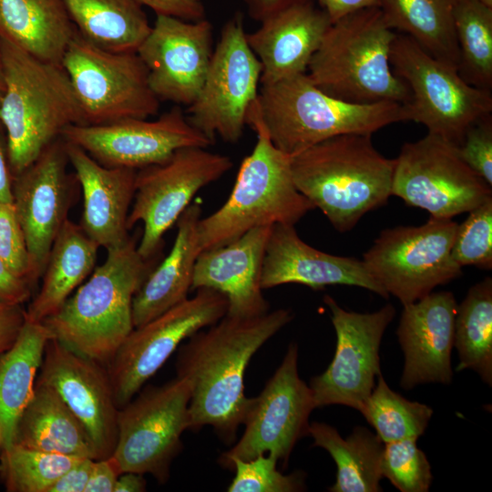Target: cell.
<instances>
[{
    "label": "cell",
    "mask_w": 492,
    "mask_h": 492,
    "mask_svg": "<svg viewBox=\"0 0 492 492\" xmlns=\"http://www.w3.org/2000/svg\"><path fill=\"white\" fill-rule=\"evenodd\" d=\"M142 6H148L156 15H169L186 21H199L206 18V10L201 0H136Z\"/></svg>",
    "instance_id": "ee69618b"
},
{
    "label": "cell",
    "mask_w": 492,
    "mask_h": 492,
    "mask_svg": "<svg viewBox=\"0 0 492 492\" xmlns=\"http://www.w3.org/2000/svg\"><path fill=\"white\" fill-rule=\"evenodd\" d=\"M292 317L288 309L250 318L226 314L187 339L176 366L190 386V430L211 425L223 441L234 442L251 403L244 394L249 362Z\"/></svg>",
    "instance_id": "6da1fadb"
},
{
    "label": "cell",
    "mask_w": 492,
    "mask_h": 492,
    "mask_svg": "<svg viewBox=\"0 0 492 492\" xmlns=\"http://www.w3.org/2000/svg\"><path fill=\"white\" fill-rule=\"evenodd\" d=\"M213 28L205 19L158 15L137 53L160 101L190 106L203 85L213 53Z\"/></svg>",
    "instance_id": "ffe728a7"
},
{
    "label": "cell",
    "mask_w": 492,
    "mask_h": 492,
    "mask_svg": "<svg viewBox=\"0 0 492 492\" xmlns=\"http://www.w3.org/2000/svg\"><path fill=\"white\" fill-rule=\"evenodd\" d=\"M328 15L332 23L355 11L378 7V0H314Z\"/></svg>",
    "instance_id": "681fc988"
},
{
    "label": "cell",
    "mask_w": 492,
    "mask_h": 492,
    "mask_svg": "<svg viewBox=\"0 0 492 492\" xmlns=\"http://www.w3.org/2000/svg\"><path fill=\"white\" fill-rule=\"evenodd\" d=\"M36 383L54 389L80 421L97 459L112 455L119 408L104 364L52 338L46 346Z\"/></svg>",
    "instance_id": "44dd1931"
},
{
    "label": "cell",
    "mask_w": 492,
    "mask_h": 492,
    "mask_svg": "<svg viewBox=\"0 0 492 492\" xmlns=\"http://www.w3.org/2000/svg\"><path fill=\"white\" fill-rule=\"evenodd\" d=\"M53 334L43 323L26 317L10 348L0 354L1 448L15 442L17 422L34 395L46 346Z\"/></svg>",
    "instance_id": "f1b7e54d"
},
{
    "label": "cell",
    "mask_w": 492,
    "mask_h": 492,
    "mask_svg": "<svg viewBox=\"0 0 492 492\" xmlns=\"http://www.w3.org/2000/svg\"><path fill=\"white\" fill-rule=\"evenodd\" d=\"M146 490L143 475L135 472H122L117 479L114 492H142Z\"/></svg>",
    "instance_id": "f5cc1de1"
},
{
    "label": "cell",
    "mask_w": 492,
    "mask_h": 492,
    "mask_svg": "<svg viewBox=\"0 0 492 492\" xmlns=\"http://www.w3.org/2000/svg\"><path fill=\"white\" fill-rule=\"evenodd\" d=\"M190 383L183 377L149 386L118 409L112 457L121 473L150 474L166 482L190 429Z\"/></svg>",
    "instance_id": "8fae6325"
},
{
    "label": "cell",
    "mask_w": 492,
    "mask_h": 492,
    "mask_svg": "<svg viewBox=\"0 0 492 492\" xmlns=\"http://www.w3.org/2000/svg\"><path fill=\"white\" fill-rule=\"evenodd\" d=\"M309 436L313 439V446L325 449L336 464V479L329 491H382L384 443L376 434L357 426L350 436L343 438L333 426L313 422L309 426Z\"/></svg>",
    "instance_id": "d6a6232c"
},
{
    "label": "cell",
    "mask_w": 492,
    "mask_h": 492,
    "mask_svg": "<svg viewBox=\"0 0 492 492\" xmlns=\"http://www.w3.org/2000/svg\"><path fill=\"white\" fill-rule=\"evenodd\" d=\"M392 195L431 217L452 219L492 197V189L437 135L405 143L395 159Z\"/></svg>",
    "instance_id": "9a60e30c"
},
{
    "label": "cell",
    "mask_w": 492,
    "mask_h": 492,
    "mask_svg": "<svg viewBox=\"0 0 492 492\" xmlns=\"http://www.w3.org/2000/svg\"><path fill=\"white\" fill-rule=\"evenodd\" d=\"M250 16L261 22L281 9L302 0H243Z\"/></svg>",
    "instance_id": "816d5d0a"
},
{
    "label": "cell",
    "mask_w": 492,
    "mask_h": 492,
    "mask_svg": "<svg viewBox=\"0 0 492 492\" xmlns=\"http://www.w3.org/2000/svg\"><path fill=\"white\" fill-rule=\"evenodd\" d=\"M0 446H1V433H0Z\"/></svg>",
    "instance_id": "9f6ffc18"
},
{
    "label": "cell",
    "mask_w": 492,
    "mask_h": 492,
    "mask_svg": "<svg viewBox=\"0 0 492 492\" xmlns=\"http://www.w3.org/2000/svg\"><path fill=\"white\" fill-rule=\"evenodd\" d=\"M66 144L69 164L83 193L79 225L99 247L108 250L123 245L130 239L128 217L137 169L105 167L78 146Z\"/></svg>",
    "instance_id": "484cf974"
},
{
    "label": "cell",
    "mask_w": 492,
    "mask_h": 492,
    "mask_svg": "<svg viewBox=\"0 0 492 492\" xmlns=\"http://www.w3.org/2000/svg\"><path fill=\"white\" fill-rule=\"evenodd\" d=\"M5 90L0 125L13 176L33 163L70 125H86L61 64L43 61L0 39Z\"/></svg>",
    "instance_id": "3957f363"
},
{
    "label": "cell",
    "mask_w": 492,
    "mask_h": 492,
    "mask_svg": "<svg viewBox=\"0 0 492 492\" xmlns=\"http://www.w3.org/2000/svg\"><path fill=\"white\" fill-rule=\"evenodd\" d=\"M68 164L67 144L60 136L13 177V203L36 282L74 202L77 180L67 171Z\"/></svg>",
    "instance_id": "d6986e66"
},
{
    "label": "cell",
    "mask_w": 492,
    "mask_h": 492,
    "mask_svg": "<svg viewBox=\"0 0 492 492\" xmlns=\"http://www.w3.org/2000/svg\"><path fill=\"white\" fill-rule=\"evenodd\" d=\"M77 31L99 48L137 52L151 26L136 0H63Z\"/></svg>",
    "instance_id": "1f68e13d"
},
{
    "label": "cell",
    "mask_w": 492,
    "mask_h": 492,
    "mask_svg": "<svg viewBox=\"0 0 492 492\" xmlns=\"http://www.w3.org/2000/svg\"><path fill=\"white\" fill-rule=\"evenodd\" d=\"M5 90L4 68L0 51V103ZM1 126V125H0Z\"/></svg>",
    "instance_id": "db71d44e"
},
{
    "label": "cell",
    "mask_w": 492,
    "mask_h": 492,
    "mask_svg": "<svg viewBox=\"0 0 492 492\" xmlns=\"http://www.w3.org/2000/svg\"><path fill=\"white\" fill-rule=\"evenodd\" d=\"M287 283L313 290L329 285L367 289L384 299L390 296L371 276L364 261L319 251L305 243L294 225H272L261 270L262 290Z\"/></svg>",
    "instance_id": "603a6c76"
},
{
    "label": "cell",
    "mask_w": 492,
    "mask_h": 492,
    "mask_svg": "<svg viewBox=\"0 0 492 492\" xmlns=\"http://www.w3.org/2000/svg\"><path fill=\"white\" fill-rule=\"evenodd\" d=\"M121 471L112 456L95 459L85 492H114Z\"/></svg>",
    "instance_id": "7dc6e473"
},
{
    "label": "cell",
    "mask_w": 492,
    "mask_h": 492,
    "mask_svg": "<svg viewBox=\"0 0 492 492\" xmlns=\"http://www.w3.org/2000/svg\"><path fill=\"white\" fill-rule=\"evenodd\" d=\"M313 392L298 372V346L292 343L272 377L251 403L240 440L219 458L231 469L233 459L269 455L287 465L298 440L309 436V417L315 409Z\"/></svg>",
    "instance_id": "2e32d148"
},
{
    "label": "cell",
    "mask_w": 492,
    "mask_h": 492,
    "mask_svg": "<svg viewBox=\"0 0 492 492\" xmlns=\"http://www.w3.org/2000/svg\"><path fill=\"white\" fill-rule=\"evenodd\" d=\"M454 346L457 372L471 369L492 385V279L473 285L457 305Z\"/></svg>",
    "instance_id": "e575fe53"
},
{
    "label": "cell",
    "mask_w": 492,
    "mask_h": 492,
    "mask_svg": "<svg viewBox=\"0 0 492 492\" xmlns=\"http://www.w3.org/2000/svg\"><path fill=\"white\" fill-rule=\"evenodd\" d=\"M457 0H378L387 25L433 56L457 68L454 11Z\"/></svg>",
    "instance_id": "836d02e7"
},
{
    "label": "cell",
    "mask_w": 492,
    "mask_h": 492,
    "mask_svg": "<svg viewBox=\"0 0 492 492\" xmlns=\"http://www.w3.org/2000/svg\"><path fill=\"white\" fill-rule=\"evenodd\" d=\"M290 168L298 191L346 232L392 196L395 159L374 148L372 134L349 133L291 156Z\"/></svg>",
    "instance_id": "7a4b0ae2"
},
{
    "label": "cell",
    "mask_w": 492,
    "mask_h": 492,
    "mask_svg": "<svg viewBox=\"0 0 492 492\" xmlns=\"http://www.w3.org/2000/svg\"><path fill=\"white\" fill-rule=\"evenodd\" d=\"M76 27L63 0H0V39L61 64Z\"/></svg>",
    "instance_id": "83f0119b"
},
{
    "label": "cell",
    "mask_w": 492,
    "mask_h": 492,
    "mask_svg": "<svg viewBox=\"0 0 492 492\" xmlns=\"http://www.w3.org/2000/svg\"><path fill=\"white\" fill-rule=\"evenodd\" d=\"M416 438L384 444L381 473L401 492H427L433 476L425 454Z\"/></svg>",
    "instance_id": "f35d334b"
},
{
    "label": "cell",
    "mask_w": 492,
    "mask_h": 492,
    "mask_svg": "<svg viewBox=\"0 0 492 492\" xmlns=\"http://www.w3.org/2000/svg\"><path fill=\"white\" fill-rule=\"evenodd\" d=\"M246 124L257 135L255 147L243 159L228 200L199 220L202 251L225 245L253 228L294 225L315 209L296 189L290 156L271 140L261 119L257 98L248 109Z\"/></svg>",
    "instance_id": "8992f818"
},
{
    "label": "cell",
    "mask_w": 492,
    "mask_h": 492,
    "mask_svg": "<svg viewBox=\"0 0 492 492\" xmlns=\"http://www.w3.org/2000/svg\"><path fill=\"white\" fill-rule=\"evenodd\" d=\"M99 246L69 219L56 235L42 274V285L25 310L26 317L43 322L56 313L92 273Z\"/></svg>",
    "instance_id": "f546056e"
},
{
    "label": "cell",
    "mask_w": 492,
    "mask_h": 492,
    "mask_svg": "<svg viewBox=\"0 0 492 492\" xmlns=\"http://www.w3.org/2000/svg\"><path fill=\"white\" fill-rule=\"evenodd\" d=\"M456 149L460 159L492 187V114L474 123Z\"/></svg>",
    "instance_id": "7bdbcfd3"
},
{
    "label": "cell",
    "mask_w": 492,
    "mask_h": 492,
    "mask_svg": "<svg viewBox=\"0 0 492 492\" xmlns=\"http://www.w3.org/2000/svg\"><path fill=\"white\" fill-rule=\"evenodd\" d=\"M24 321L22 305L0 302V354L15 343Z\"/></svg>",
    "instance_id": "c3c4849f"
},
{
    "label": "cell",
    "mask_w": 492,
    "mask_h": 492,
    "mask_svg": "<svg viewBox=\"0 0 492 492\" xmlns=\"http://www.w3.org/2000/svg\"><path fill=\"white\" fill-rule=\"evenodd\" d=\"M0 259L31 286L36 282L25 235L13 202L0 201Z\"/></svg>",
    "instance_id": "b9f144b4"
},
{
    "label": "cell",
    "mask_w": 492,
    "mask_h": 492,
    "mask_svg": "<svg viewBox=\"0 0 492 492\" xmlns=\"http://www.w3.org/2000/svg\"><path fill=\"white\" fill-rule=\"evenodd\" d=\"M451 254L462 268L473 265L492 269V197L470 210L468 217L457 224Z\"/></svg>",
    "instance_id": "ab89813d"
},
{
    "label": "cell",
    "mask_w": 492,
    "mask_h": 492,
    "mask_svg": "<svg viewBox=\"0 0 492 492\" xmlns=\"http://www.w3.org/2000/svg\"><path fill=\"white\" fill-rule=\"evenodd\" d=\"M232 166L229 156L207 148L184 147L163 163L138 169L128 228L143 223L137 245L138 253L151 260L161 247L163 235L177 222L194 195Z\"/></svg>",
    "instance_id": "4fadbf2b"
},
{
    "label": "cell",
    "mask_w": 492,
    "mask_h": 492,
    "mask_svg": "<svg viewBox=\"0 0 492 492\" xmlns=\"http://www.w3.org/2000/svg\"><path fill=\"white\" fill-rule=\"evenodd\" d=\"M78 458L13 444L2 449L0 478L8 492H48Z\"/></svg>",
    "instance_id": "74e56055"
},
{
    "label": "cell",
    "mask_w": 492,
    "mask_h": 492,
    "mask_svg": "<svg viewBox=\"0 0 492 492\" xmlns=\"http://www.w3.org/2000/svg\"><path fill=\"white\" fill-rule=\"evenodd\" d=\"M132 237L107 250L102 264L43 323L53 338L73 351L107 364L134 329L133 298L150 272L151 260Z\"/></svg>",
    "instance_id": "277c9868"
},
{
    "label": "cell",
    "mask_w": 492,
    "mask_h": 492,
    "mask_svg": "<svg viewBox=\"0 0 492 492\" xmlns=\"http://www.w3.org/2000/svg\"><path fill=\"white\" fill-rule=\"evenodd\" d=\"M457 303L450 292H430L405 305L396 334L405 355L400 385L410 390L419 384H449L453 379Z\"/></svg>",
    "instance_id": "7402d4cb"
},
{
    "label": "cell",
    "mask_w": 492,
    "mask_h": 492,
    "mask_svg": "<svg viewBox=\"0 0 492 492\" xmlns=\"http://www.w3.org/2000/svg\"><path fill=\"white\" fill-rule=\"evenodd\" d=\"M261 23L246 39L261 65V86H268L306 73L332 21L314 0H302Z\"/></svg>",
    "instance_id": "d4e9b609"
},
{
    "label": "cell",
    "mask_w": 492,
    "mask_h": 492,
    "mask_svg": "<svg viewBox=\"0 0 492 492\" xmlns=\"http://www.w3.org/2000/svg\"><path fill=\"white\" fill-rule=\"evenodd\" d=\"M261 76V62L246 39L243 15L236 12L222 26L201 89L188 106V121L212 143L216 136L237 143L258 97Z\"/></svg>",
    "instance_id": "7c38bea8"
},
{
    "label": "cell",
    "mask_w": 492,
    "mask_h": 492,
    "mask_svg": "<svg viewBox=\"0 0 492 492\" xmlns=\"http://www.w3.org/2000/svg\"><path fill=\"white\" fill-rule=\"evenodd\" d=\"M272 227L253 228L225 245L201 251L191 290L209 288L222 293L229 316L250 318L269 312L261 277Z\"/></svg>",
    "instance_id": "cb8c5ba5"
},
{
    "label": "cell",
    "mask_w": 492,
    "mask_h": 492,
    "mask_svg": "<svg viewBox=\"0 0 492 492\" xmlns=\"http://www.w3.org/2000/svg\"><path fill=\"white\" fill-rule=\"evenodd\" d=\"M454 25L457 70L470 85L492 89V7L477 0H457Z\"/></svg>",
    "instance_id": "d590c367"
},
{
    "label": "cell",
    "mask_w": 492,
    "mask_h": 492,
    "mask_svg": "<svg viewBox=\"0 0 492 492\" xmlns=\"http://www.w3.org/2000/svg\"><path fill=\"white\" fill-rule=\"evenodd\" d=\"M477 1L492 7V0H477Z\"/></svg>",
    "instance_id": "11a10c76"
},
{
    "label": "cell",
    "mask_w": 492,
    "mask_h": 492,
    "mask_svg": "<svg viewBox=\"0 0 492 492\" xmlns=\"http://www.w3.org/2000/svg\"><path fill=\"white\" fill-rule=\"evenodd\" d=\"M390 64L409 90L411 121L455 147L474 123L492 114L491 91L468 84L456 67L433 56L405 34L396 33Z\"/></svg>",
    "instance_id": "ba28073f"
},
{
    "label": "cell",
    "mask_w": 492,
    "mask_h": 492,
    "mask_svg": "<svg viewBox=\"0 0 492 492\" xmlns=\"http://www.w3.org/2000/svg\"><path fill=\"white\" fill-rule=\"evenodd\" d=\"M201 207L190 204L178 219L174 243L165 259L150 271L132 302L134 327L139 326L188 298L194 267L202 251L198 237Z\"/></svg>",
    "instance_id": "4316f807"
},
{
    "label": "cell",
    "mask_w": 492,
    "mask_h": 492,
    "mask_svg": "<svg viewBox=\"0 0 492 492\" xmlns=\"http://www.w3.org/2000/svg\"><path fill=\"white\" fill-rule=\"evenodd\" d=\"M95 459L78 458L56 482L48 492H85Z\"/></svg>",
    "instance_id": "bcb514c9"
},
{
    "label": "cell",
    "mask_w": 492,
    "mask_h": 492,
    "mask_svg": "<svg viewBox=\"0 0 492 492\" xmlns=\"http://www.w3.org/2000/svg\"><path fill=\"white\" fill-rule=\"evenodd\" d=\"M360 413L385 444L406 438L418 439L428 425L433 409L395 392L380 374Z\"/></svg>",
    "instance_id": "8d00e7d4"
},
{
    "label": "cell",
    "mask_w": 492,
    "mask_h": 492,
    "mask_svg": "<svg viewBox=\"0 0 492 492\" xmlns=\"http://www.w3.org/2000/svg\"><path fill=\"white\" fill-rule=\"evenodd\" d=\"M277 460L260 455L249 460L233 459L231 469L235 475L229 492H296L305 489L302 472L284 475L277 469Z\"/></svg>",
    "instance_id": "60d3db41"
},
{
    "label": "cell",
    "mask_w": 492,
    "mask_h": 492,
    "mask_svg": "<svg viewBox=\"0 0 492 492\" xmlns=\"http://www.w3.org/2000/svg\"><path fill=\"white\" fill-rule=\"evenodd\" d=\"M395 36L379 7L351 13L331 24L305 74L322 91L341 100L408 104L409 90L390 64Z\"/></svg>",
    "instance_id": "5b68a950"
},
{
    "label": "cell",
    "mask_w": 492,
    "mask_h": 492,
    "mask_svg": "<svg viewBox=\"0 0 492 492\" xmlns=\"http://www.w3.org/2000/svg\"><path fill=\"white\" fill-rule=\"evenodd\" d=\"M457 224L430 216L420 226L385 229L362 261L389 295L412 303L462 275L451 254Z\"/></svg>",
    "instance_id": "30bf717a"
},
{
    "label": "cell",
    "mask_w": 492,
    "mask_h": 492,
    "mask_svg": "<svg viewBox=\"0 0 492 492\" xmlns=\"http://www.w3.org/2000/svg\"><path fill=\"white\" fill-rule=\"evenodd\" d=\"M0 126V201L13 202V174L9 166L5 136Z\"/></svg>",
    "instance_id": "f907efd6"
},
{
    "label": "cell",
    "mask_w": 492,
    "mask_h": 492,
    "mask_svg": "<svg viewBox=\"0 0 492 492\" xmlns=\"http://www.w3.org/2000/svg\"><path fill=\"white\" fill-rule=\"evenodd\" d=\"M150 321L134 327L108 364L118 408L128 404L192 334L226 315L227 298L209 289L196 290Z\"/></svg>",
    "instance_id": "5bb4252c"
},
{
    "label": "cell",
    "mask_w": 492,
    "mask_h": 492,
    "mask_svg": "<svg viewBox=\"0 0 492 492\" xmlns=\"http://www.w3.org/2000/svg\"><path fill=\"white\" fill-rule=\"evenodd\" d=\"M257 104L271 140L290 157L332 137L373 134L412 118L407 104L341 100L318 88L306 74L261 86Z\"/></svg>",
    "instance_id": "52a82bcc"
},
{
    "label": "cell",
    "mask_w": 492,
    "mask_h": 492,
    "mask_svg": "<svg viewBox=\"0 0 492 492\" xmlns=\"http://www.w3.org/2000/svg\"><path fill=\"white\" fill-rule=\"evenodd\" d=\"M323 302L331 312L337 341L327 369L310 381L315 407L342 405L360 412L381 374L380 345L395 308L387 303L363 313L346 311L330 295Z\"/></svg>",
    "instance_id": "e0dca14e"
},
{
    "label": "cell",
    "mask_w": 492,
    "mask_h": 492,
    "mask_svg": "<svg viewBox=\"0 0 492 492\" xmlns=\"http://www.w3.org/2000/svg\"><path fill=\"white\" fill-rule=\"evenodd\" d=\"M32 286L15 274L0 259V302L22 305L29 300Z\"/></svg>",
    "instance_id": "f6af8a7d"
},
{
    "label": "cell",
    "mask_w": 492,
    "mask_h": 492,
    "mask_svg": "<svg viewBox=\"0 0 492 492\" xmlns=\"http://www.w3.org/2000/svg\"><path fill=\"white\" fill-rule=\"evenodd\" d=\"M14 444L74 457L97 459L91 439L57 393L36 383L17 422Z\"/></svg>",
    "instance_id": "4dcf8cb0"
},
{
    "label": "cell",
    "mask_w": 492,
    "mask_h": 492,
    "mask_svg": "<svg viewBox=\"0 0 492 492\" xmlns=\"http://www.w3.org/2000/svg\"><path fill=\"white\" fill-rule=\"evenodd\" d=\"M61 137L105 167L137 170L165 162L179 149L212 144L190 124L179 105L155 120L127 118L102 125H70Z\"/></svg>",
    "instance_id": "ac0fdd59"
},
{
    "label": "cell",
    "mask_w": 492,
    "mask_h": 492,
    "mask_svg": "<svg viewBox=\"0 0 492 492\" xmlns=\"http://www.w3.org/2000/svg\"><path fill=\"white\" fill-rule=\"evenodd\" d=\"M61 65L86 125L149 118L159 109L160 100L149 87L148 69L137 52L99 48L76 29Z\"/></svg>",
    "instance_id": "9c48e42d"
}]
</instances>
